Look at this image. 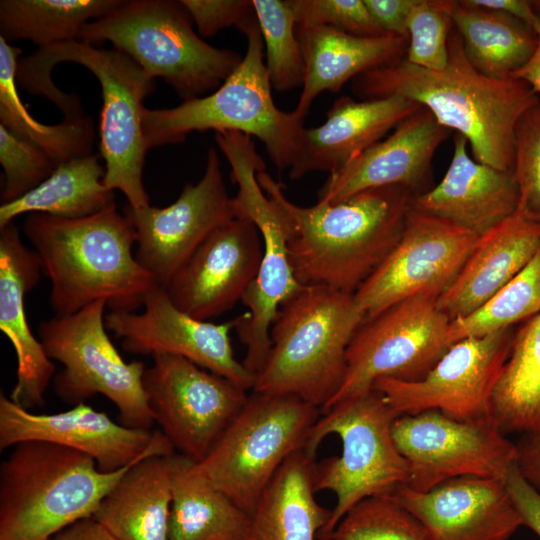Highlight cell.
<instances>
[{
	"label": "cell",
	"mask_w": 540,
	"mask_h": 540,
	"mask_svg": "<svg viewBox=\"0 0 540 540\" xmlns=\"http://www.w3.org/2000/svg\"><path fill=\"white\" fill-rule=\"evenodd\" d=\"M257 180L281 210L298 282L351 294L399 241L415 196L403 186H384L303 207L288 200L266 171L257 173Z\"/></svg>",
	"instance_id": "1"
},
{
	"label": "cell",
	"mask_w": 540,
	"mask_h": 540,
	"mask_svg": "<svg viewBox=\"0 0 540 540\" xmlns=\"http://www.w3.org/2000/svg\"><path fill=\"white\" fill-rule=\"evenodd\" d=\"M448 51L442 70L424 69L402 59L354 78L353 92L364 100L400 95L415 101L442 126L463 135L475 161L512 171L516 124L540 96L523 80L480 73L467 59L454 27Z\"/></svg>",
	"instance_id": "2"
},
{
	"label": "cell",
	"mask_w": 540,
	"mask_h": 540,
	"mask_svg": "<svg viewBox=\"0 0 540 540\" xmlns=\"http://www.w3.org/2000/svg\"><path fill=\"white\" fill-rule=\"evenodd\" d=\"M23 231L50 280L55 316L99 300L110 311H134L157 284L133 256L137 233L116 203L76 219L31 213Z\"/></svg>",
	"instance_id": "3"
},
{
	"label": "cell",
	"mask_w": 540,
	"mask_h": 540,
	"mask_svg": "<svg viewBox=\"0 0 540 540\" xmlns=\"http://www.w3.org/2000/svg\"><path fill=\"white\" fill-rule=\"evenodd\" d=\"M61 62L84 66L100 83L103 99L100 155L105 162L104 185L113 191L120 190L133 209L149 206L142 176L148 150L142 115L143 102L155 89L154 79L115 48H99L80 40L39 48L19 60L17 84L30 94L46 97L66 119L80 115L82 107L76 94L64 93L52 81V69Z\"/></svg>",
	"instance_id": "4"
},
{
	"label": "cell",
	"mask_w": 540,
	"mask_h": 540,
	"mask_svg": "<svg viewBox=\"0 0 540 540\" xmlns=\"http://www.w3.org/2000/svg\"><path fill=\"white\" fill-rule=\"evenodd\" d=\"M364 318L354 294L303 286L277 312L252 390L293 395L322 411L342 385L347 349Z\"/></svg>",
	"instance_id": "5"
},
{
	"label": "cell",
	"mask_w": 540,
	"mask_h": 540,
	"mask_svg": "<svg viewBox=\"0 0 540 540\" xmlns=\"http://www.w3.org/2000/svg\"><path fill=\"white\" fill-rule=\"evenodd\" d=\"M133 464L103 472L90 456L61 445L13 446L0 465V540H50L92 517Z\"/></svg>",
	"instance_id": "6"
},
{
	"label": "cell",
	"mask_w": 540,
	"mask_h": 540,
	"mask_svg": "<svg viewBox=\"0 0 540 540\" xmlns=\"http://www.w3.org/2000/svg\"><path fill=\"white\" fill-rule=\"evenodd\" d=\"M241 32L247 38L245 56L216 90L172 108H144L148 149L181 143L192 132L235 131L262 141L277 169L290 168L305 129L304 119L274 103L257 19Z\"/></svg>",
	"instance_id": "7"
},
{
	"label": "cell",
	"mask_w": 540,
	"mask_h": 540,
	"mask_svg": "<svg viewBox=\"0 0 540 540\" xmlns=\"http://www.w3.org/2000/svg\"><path fill=\"white\" fill-rule=\"evenodd\" d=\"M192 22L180 1L122 0L86 24L79 40L93 46L111 43L186 101L216 90L243 59L234 50L205 42Z\"/></svg>",
	"instance_id": "8"
},
{
	"label": "cell",
	"mask_w": 540,
	"mask_h": 540,
	"mask_svg": "<svg viewBox=\"0 0 540 540\" xmlns=\"http://www.w3.org/2000/svg\"><path fill=\"white\" fill-rule=\"evenodd\" d=\"M399 415L375 389L340 401L325 412L313 426L305 451L316 458L319 445L330 434L342 443L339 456L315 463L314 489L331 491L336 504L331 518L318 534L331 540L344 515L360 501L393 494L409 482V465L398 451L392 436Z\"/></svg>",
	"instance_id": "9"
},
{
	"label": "cell",
	"mask_w": 540,
	"mask_h": 540,
	"mask_svg": "<svg viewBox=\"0 0 540 540\" xmlns=\"http://www.w3.org/2000/svg\"><path fill=\"white\" fill-rule=\"evenodd\" d=\"M321 414L299 397L253 391L197 465L251 517L284 461L305 447Z\"/></svg>",
	"instance_id": "10"
},
{
	"label": "cell",
	"mask_w": 540,
	"mask_h": 540,
	"mask_svg": "<svg viewBox=\"0 0 540 540\" xmlns=\"http://www.w3.org/2000/svg\"><path fill=\"white\" fill-rule=\"evenodd\" d=\"M215 141L229 162L232 180L238 186L233 197L235 216L253 222L263 244L258 273L241 300L248 311L233 319L234 329L246 347L242 363L256 377L270 352V329L279 308L303 286L290 263L281 210L257 180V173L265 171V162L257 153L252 137L222 131L215 133Z\"/></svg>",
	"instance_id": "11"
},
{
	"label": "cell",
	"mask_w": 540,
	"mask_h": 540,
	"mask_svg": "<svg viewBox=\"0 0 540 540\" xmlns=\"http://www.w3.org/2000/svg\"><path fill=\"white\" fill-rule=\"evenodd\" d=\"M106 307L99 300L40 323L39 341L47 356L64 366L53 378L54 390L72 405L101 394L118 408L123 425L149 430L154 419L143 387L145 364L127 363L119 354L106 332Z\"/></svg>",
	"instance_id": "12"
},
{
	"label": "cell",
	"mask_w": 540,
	"mask_h": 540,
	"mask_svg": "<svg viewBox=\"0 0 540 540\" xmlns=\"http://www.w3.org/2000/svg\"><path fill=\"white\" fill-rule=\"evenodd\" d=\"M439 295L425 290L364 319L349 343L342 385L321 413L372 390L380 378L422 379L453 345Z\"/></svg>",
	"instance_id": "13"
},
{
	"label": "cell",
	"mask_w": 540,
	"mask_h": 540,
	"mask_svg": "<svg viewBox=\"0 0 540 540\" xmlns=\"http://www.w3.org/2000/svg\"><path fill=\"white\" fill-rule=\"evenodd\" d=\"M394 443L409 465L410 488L424 492L463 476L505 479L518 451L489 415L458 420L438 410L398 416Z\"/></svg>",
	"instance_id": "14"
},
{
	"label": "cell",
	"mask_w": 540,
	"mask_h": 540,
	"mask_svg": "<svg viewBox=\"0 0 540 540\" xmlns=\"http://www.w3.org/2000/svg\"><path fill=\"white\" fill-rule=\"evenodd\" d=\"M143 387L156 422L179 454L201 462L248 395L228 379L176 355L153 356Z\"/></svg>",
	"instance_id": "15"
},
{
	"label": "cell",
	"mask_w": 540,
	"mask_h": 540,
	"mask_svg": "<svg viewBox=\"0 0 540 540\" xmlns=\"http://www.w3.org/2000/svg\"><path fill=\"white\" fill-rule=\"evenodd\" d=\"M514 327L455 342L418 381L380 378L373 389L400 415L438 410L458 420L490 415L494 387L515 335Z\"/></svg>",
	"instance_id": "16"
},
{
	"label": "cell",
	"mask_w": 540,
	"mask_h": 540,
	"mask_svg": "<svg viewBox=\"0 0 540 540\" xmlns=\"http://www.w3.org/2000/svg\"><path fill=\"white\" fill-rule=\"evenodd\" d=\"M478 237L411 208L397 244L354 293L364 319L425 290L441 294L459 273Z\"/></svg>",
	"instance_id": "17"
},
{
	"label": "cell",
	"mask_w": 540,
	"mask_h": 540,
	"mask_svg": "<svg viewBox=\"0 0 540 540\" xmlns=\"http://www.w3.org/2000/svg\"><path fill=\"white\" fill-rule=\"evenodd\" d=\"M125 215L137 233V261L165 288L202 242L236 217L216 149L208 151L202 178L187 184L175 202L165 208L127 205Z\"/></svg>",
	"instance_id": "18"
},
{
	"label": "cell",
	"mask_w": 540,
	"mask_h": 540,
	"mask_svg": "<svg viewBox=\"0 0 540 540\" xmlns=\"http://www.w3.org/2000/svg\"><path fill=\"white\" fill-rule=\"evenodd\" d=\"M41 441L74 449L93 458L103 472H113L145 457L170 456L175 449L161 431L116 423L85 403L53 414H35L0 395V449Z\"/></svg>",
	"instance_id": "19"
},
{
	"label": "cell",
	"mask_w": 540,
	"mask_h": 540,
	"mask_svg": "<svg viewBox=\"0 0 540 540\" xmlns=\"http://www.w3.org/2000/svg\"><path fill=\"white\" fill-rule=\"evenodd\" d=\"M141 313L110 311L106 329L133 354L176 355L220 375L244 390L253 389L255 376L233 353L230 331L234 321L214 324L177 308L164 287L156 284L147 294Z\"/></svg>",
	"instance_id": "20"
},
{
	"label": "cell",
	"mask_w": 540,
	"mask_h": 540,
	"mask_svg": "<svg viewBox=\"0 0 540 540\" xmlns=\"http://www.w3.org/2000/svg\"><path fill=\"white\" fill-rule=\"evenodd\" d=\"M262 254L255 224L232 218L202 242L165 289L181 311L208 321L242 300L256 278Z\"/></svg>",
	"instance_id": "21"
},
{
	"label": "cell",
	"mask_w": 540,
	"mask_h": 540,
	"mask_svg": "<svg viewBox=\"0 0 540 540\" xmlns=\"http://www.w3.org/2000/svg\"><path fill=\"white\" fill-rule=\"evenodd\" d=\"M432 540H508L523 526L505 479L463 476L420 492L393 493Z\"/></svg>",
	"instance_id": "22"
},
{
	"label": "cell",
	"mask_w": 540,
	"mask_h": 540,
	"mask_svg": "<svg viewBox=\"0 0 540 540\" xmlns=\"http://www.w3.org/2000/svg\"><path fill=\"white\" fill-rule=\"evenodd\" d=\"M450 131L422 106L385 140L329 174L318 192V201L335 203L360 191L384 186H403L414 195L427 191L433 156Z\"/></svg>",
	"instance_id": "23"
},
{
	"label": "cell",
	"mask_w": 540,
	"mask_h": 540,
	"mask_svg": "<svg viewBox=\"0 0 540 540\" xmlns=\"http://www.w3.org/2000/svg\"><path fill=\"white\" fill-rule=\"evenodd\" d=\"M40 260L22 241L12 222L0 229V329L17 356L10 399L27 410L45 404L55 367L29 327L24 298L40 280Z\"/></svg>",
	"instance_id": "24"
},
{
	"label": "cell",
	"mask_w": 540,
	"mask_h": 540,
	"mask_svg": "<svg viewBox=\"0 0 540 540\" xmlns=\"http://www.w3.org/2000/svg\"><path fill=\"white\" fill-rule=\"evenodd\" d=\"M421 107L400 95L337 99L322 125L303 130L289 177L295 180L311 172L339 171Z\"/></svg>",
	"instance_id": "25"
},
{
	"label": "cell",
	"mask_w": 540,
	"mask_h": 540,
	"mask_svg": "<svg viewBox=\"0 0 540 540\" xmlns=\"http://www.w3.org/2000/svg\"><path fill=\"white\" fill-rule=\"evenodd\" d=\"M467 143L455 133L444 177L435 187L413 196L411 206L480 236L516 212L519 190L512 171L475 161L468 155Z\"/></svg>",
	"instance_id": "26"
},
{
	"label": "cell",
	"mask_w": 540,
	"mask_h": 540,
	"mask_svg": "<svg viewBox=\"0 0 540 540\" xmlns=\"http://www.w3.org/2000/svg\"><path fill=\"white\" fill-rule=\"evenodd\" d=\"M539 248L540 222L517 209L478 237L453 282L439 295V309L450 320L473 313L510 282Z\"/></svg>",
	"instance_id": "27"
},
{
	"label": "cell",
	"mask_w": 540,
	"mask_h": 540,
	"mask_svg": "<svg viewBox=\"0 0 540 540\" xmlns=\"http://www.w3.org/2000/svg\"><path fill=\"white\" fill-rule=\"evenodd\" d=\"M305 78L294 113L304 119L314 99L337 92L350 79L403 59L408 39L396 35L357 36L328 27L297 28Z\"/></svg>",
	"instance_id": "28"
},
{
	"label": "cell",
	"mask_w": 540,
	"mask_h": 540,
	"mask_svg": "<svg viewBox=\"0 0 540 540\" xmlns=\"http://www.w3.org/2000/svg\"><path fill=\"white\" fill-rule=\"evenodd\" d=\"M170 456H148L130 466L92 517L119 540H169Z\"/></svg>",
	"instance_id": "29"
},
{
	"label": "cell",
	"mask_w": 540,
	"mask_h": 540,
	"mask_svg": "<svg viewBox=\"0 0 540 540\" xmlns=\"http://www.w3.org/2000/svg\"><path fill=\"white\" fill-rule=\"evenodd\" d=\"M316 461L305 449L278 469L251 515L247 540H315L331 518V509L315 498Z\"/></svg>",
	"instance_id": "30"
},
{
	"label": "cell",
	"mask_w": 540,
	"mask_h": 540,
	"mask_svg": "<svg viewBox=\"0 0 540 540\" xmlns=\"http://www.w3.org/2000/svg\"><path fill=\"white\" fill-rule=\"evenodd\" d=\"M169 540H247L251 517L201 472L196 462L170 457Z\"/></svg>",
	"instance_id": "31"
},
{
	"label": "cell",
	"mask_w": 540,
	"mask_h": 540,
	"mask_svg": "<svg viewBox=\"0 0 540 540\" xmlns=\"http://www.w3.org/2000/svg\"><path fill=\"white\" fill-rule=\"evenodd\" d=\"M441 4L452 19L467 59L485 76L510 78L532 57L537 34L531 25L467 0H441Z\"/></svg>",
	"instance_id": "32"
},
{
	"label": "cell",
	"mask_w": 540,
	"mask_h": 540,
	"mask_svg": "<svg viewBox=\"0 0 540 540\" xmlns=\"http://www.w3.org/2000/svg\"><path fill=\"white\" fill-rule=\"evenodd\" d=\"M105 166L97 155L73 158L22 197L0 206V229L22 214L42 213L76 219L96 214L114 204V191L104 183Z\"/></svg>",
	"instance_id": "33"
},
{
	"label": "cell",
	"mask_w": 540,
	"mask_h": 540,
	"mask_svg": "<svg viewBox=\"0 0 540 540\" xmlns=\"http://www.w3.org/2000/svg\"><path fill=\"white\" fill-rule=\"evenodd\" d=\"M490 416L506 435L540 431V312L515 331L492 393Z\"/></svg>",
	"instance_id": "34"
},
{
	"label": "cell",
	"mask_w": 540,
	"mask_h": 540,
	"mask_svg": "<svg viewBox=\"0 0 540 540\" xmlns=\"http://www.w3.org/2000/svg\"><path fill=\"white\" fill-rule=\"evenodd\" d=\"M21 49L0 37V120L12 134L44 151L57 165L91 154L93 121L89 116L47 125L38 122L17 91Z\"/></svg>",
	"instance_id": "35"
},
{
	"label": "cell",
	"mask_w": 540,
	"mask_h": 540,
	"mask_svg": "<svg viewBox=\"0 0 540 540\" xmlns=\"http://www.w3.org/2000/svg\"><path fill=\"white\" fill-rule=\"evenodd\" d=\"M122 0H1L0 37L29 40L39 48L76 41L84 26Z\"/></svg>",
	"instance_id": "36"
},
{
	"label": "cell",
	"mask_w": 540,
	"mask_h": 540,
	"mask_svg": "<svg viewBox=\"0 0 540 540\" xmlns=\"http://www.w3.org/2000/svg\"><path fill=\"white\" fill-rule=\"evenodd\" d=\"M540 312V248L530 262L473 313L450 321L452 344L514 327Z\"/></svg>",
	"instance_id": "37"
},
{
	"label": "cell",
	"mask_w": 540,
	"mask_h": 540,
	"mask_svg": "<svg viewBox=\"0 0 540 540\" xmlns=\"http://www.w3.org/2000/svg\"><path fill=\"white\" fill-rule=\"evenodd\" d=\"M265 50L272 88L288 92L302 87L305 62L289 0H252Z\"/></svg>",
	"instance_id": "38"
},
{
	"label": "cell",
	"mask_w": 540,
	"mask_h": 540,
	"mask_svg": "<svg viewBox=\"0 0 540 540\" xmlns=\"http://www.w3.org/2000/svg\"><path fill=\"white\" fill-rule=\"evenodd\" d=\"M331 540H432L393 494L366 498L335 527Z\"/></svg>",
	"instance_id": "39"
},
{
	"label": "cell",
	"mask_w": 540,
	"mask_h": 540,
	"mask_svg": "<svg viewBox=\"0 0 540 540\" xmlns=\"http://www.w3.org/2000/svg\"><path fill=\"white\" fill-rule=\"evenodd\" d=\"M453 27L441 0H417L407 21L405 60L428 70L444 69L448 63V39Z\"/></svg>",
	"instance_id": "40"
},
{
	"label": "cell",
	"mask_w": 540,
	"mask_h": 540,
	"mask_svg": "<svg viewBox=\"0 0 540 540\" xmlns=\"http://www.w3.org/2000/svg\"><path fill=\"white\" fill-rule=\"evenodd\" d=\"M512 172L519 190L517 209L540 222V98L516 124Z\"/></svg>",
	"instance_id": "41"
},
{
	"label": "cell",
	"mask_w": 540,
	"mask_h": 540,
	"mask_svg": "<svg viewBox=\"0 0 540 540\" xmlns=\"http://www.w3.org/2000/svg\"><path fill=\"white\" fill-rule=\"evenodd\" d=\"M0 163L4 171L2 203L34 189L58 166L44 151L21 140L0 124Z\"/></svg>",
	"instance_id": "42"
},
{
	"label": "cell",
	"mask_w": 540,
	"mask_h": 540,
	"mask_svg": "<svg viewBox=\"0 0 540 540\" xmlns=\"http://www.w3.org/2000/svg\"><path fill=\"white\" fill-rule=\"evenodd\" d=\"M296 27H328L357 36L384 33L364 0H289Z\"/></svg>",
	"instance_id": "43"
},
{
	"label": "cell",
	"mask_w": 540,
	"mask_h": 540,
	"mask_svg": "<svg viewBox=\"0 0 540 540\" xmlns=\"http://www.w3.org/2000/svg\"><path fill=\"white\" fill-rule=\"evenodd\" d=\"M201 37H211L231 26L242 30L256 19L252 0H181Z\"/></svg>",
	"instance_id": "44"
},
{
	"label": "cell",
	"mask_w": 540,
	"mask_h": 540,
	"mask_svg": "<svg viewBox=\"0 0 540 540\" xmlns=\"http://www.w3.org/2000/svg\"><path fill=\"white\" fill-rule=\"evenodd\" d=\"M505 481L523 526L540 538V494L524 479L517 465L509 471Z\"/></svg>",
	"instance_id": "45"
},
{
	"label": "cell",
	"mask_w": 540,
	"mask_h": 540,
	"mask_svg": "<svg viewBox=\"0 0 540 540\" xmlns=\"http://www.w3.org/2000/svg\"><path fill=\"white\" fill-rule=\"evenodd\" d=\"M380 29L408 39L407 21L417 0H364Z\"/></svg>",
	"instance_id": "46"
},
{
	"label": "cell",
	"mask_w": 540,
	"mask_h": 540,
	"mask_svg": "<svg viewBox=\"0 0 540 540\" xmlns=\"http://www.w3.org/2000/svg\"><path fill=\"white\" fill-rule=\"evenodd\" d=\"M516 446L517 467L524 479L540 494V431L522 434Z\"/></svg>",
	"instance_id": "47"
},
{
	"label": "cell",
	"mask_w": 540,
	"mask_h": 540,
	"mask_svg": "<svg viewBox=\"0 0 540 540\" xmlns=\"http://www.w3.org/2000/svg\"><path fill=\"white\" fill-rule=\"evenodd\" d=\"M50 540H119L93 517L75 522Z\"/></svg>",
	"instance_id": "48"
},
{
	"label": "cell",
	"mask_w": 540,
	"mask_h": 540,
	"mask_svg": "<svg viewBox=\"0 0 540 540\" xmlns=\"http://www.w3.org/2000/svg\"><path fill=\"white\" fill-rule=\"evenodd\" d=\"M470 4L512 15L533 27V1L528 0H467Z\"/></svg>",
	"instance_id": "49"
},
{
	"label": "cell",
	"mask_w": 540,
	"mask_h": 540,
	"mask_svg": "<svg viewBox=\"0 0 540 540\" xmlns=\"http://www.w3.org/2000/svg\"><path fill=\"white\" fill-rule=\"evenodd\" d=\"M535 20L533 28L537 34V46L530 60L512 77L526 82L540 96V0L533 1Z\"/></svg>",
	"instance_id": "50"
}]
</instances>
